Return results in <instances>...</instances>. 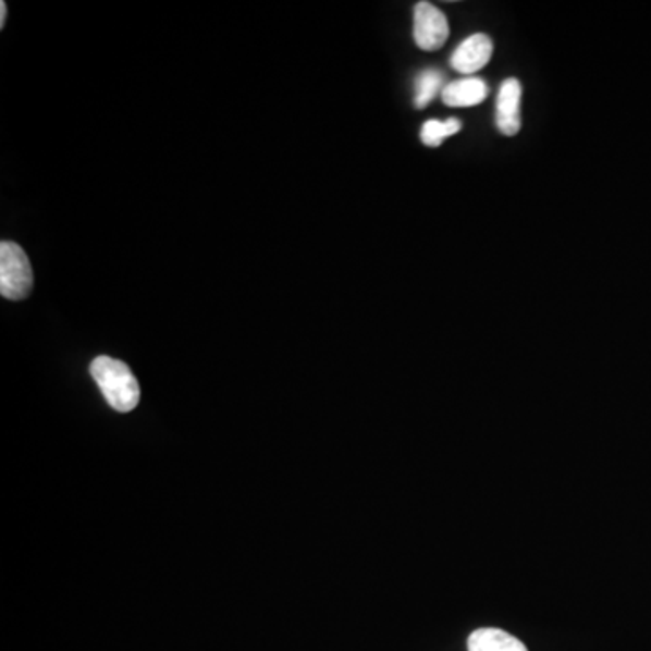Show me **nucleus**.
Wrapping results in <instances>:
<instances>
[{"mask_svg":"<svg viewBox=\"0 0 651 651\" xmlns=\"http://www.w3.org/2000/svg\"><path fill=\"white\" fill-rule=\"evenodd\" d=\"M91 377L103 398L118 413L133 412L139 404V384L127 364L116 358L97 357L91 363Z\"/></svg>","mask_w":651,"mask_h":651,"instance_id":"nucleus-1","label":"nucleus"},{"mask_svg":"<svg viewBox=\"0 0 651 651\" xmlns=\"http://www.w3.org/2000/svg\"><path fill=\"white\" fill-rule=\"evenodd\" d=\"M33 288L32 262L22 246L11 241L0 243V294L4 299H26Z\"/></svg>","mask_w":651,"mask_h":651,"instance_id":"nucleus-2","label":"nucleus"},{"mask_svg":"<svg viewBox=\"0 0 651 651\" xmlns=\"http://www.w3.org/2000/svg\"><path fill=\"white\" fill-rule=\"evenodd\" d=\"M413 37L422 51H438L449 38L447 16L431 2H418L413 11Z\"/></svg>","mask_w":651,"mask_h":651,"instance_id":"nucleus-3","label":"nucleus"},{"mask_svg":"<svg viewBox=\"0 0 651 651\" xmlns=\"http://www.w3.org/2000/svg\"><path fill=\"white\" fill-rule=\"evenodd\" d=\"M494 44L486 33H476L465 38L458 48L454 49L451 65L462 75H475L476 71L486 67L492 59Z\"/></svg>","mask_w":651,"mask_h":651,"instance_id":"nucleus-4","label":"nucleus"},{"mask_svg":"<svg viewBox=\"0 0 651 651\" xmlns=\"http://www.w3.org/2000/svg\"><path fill=\"white\" fill-rule=\"evenodd\" d=\"M496 127L505 136H516L521 131V84L518 78H507L498 91Z\"/></svg>","mask_w":651,"mask_h":651,"instance_id":"nucleus-5","label":"nucleus"},{"mask_svg":"<svg viewBox=\"0 0 651 651\" xmlns=\"http://www.w3.org/2000/svg\"><path fill=\"white\" fill-rule=\"evenodd\" d=\"M489 95V86L481 78L465 76L462 81L449 82L443 87L442 100L449 108H472L480 106Z\"/></svg>","mask_w":651,"mask_h":651,"instance_id":"nucleus-6","label":"nucleus"},{"mask_svg":"<svg viewBox=\"0 0 651 651\" xmlns=\"http://www.w3.org/2000/svg\"><path fill=\"white\" fill-rule=\"evenodd\" d=\"M467 648L469 651H529L519 639L498 628H480L472 631Z\"/></svg>","mask_w":651,"mask_h":651,"instance_id":"nucleus-7","label":"nucleus"},{"mask_svg":"<svg viewBox=\"0 0 651 651\" xmlns=\"http://www.w3.org/2000/svg\"><path fill=\"white\" fill-rule=\"evenodd\" d=\"M443 75L438 70H426L415 82V108L426 109L443 91Z\"/></svg>","mask_w":651,"mask_h":651,"instance_id":"nucleus-8","label":"nucleus"},{"mask_svg":"<svg viewBox=\"0 0 651 651\" xmlns=\"http://www.w3.org/2000/svg\"><path fill=\"white\" fill-rule=\"evenodd\" d=\"M459 131H462V122H459L458 118H449L445 122L428 120V122L423 123L420 138H422V144L428 145V147H440L443 144V139L459 133Z\"/></svg>","mask_w":651,"mask_h":651,"instance_id":"nucleus-9","label":"nucleus"},{"mask_svg":"<svg viewBox=\"0 0 651 651\" xmlns=\"http://www.w3.org/2000/svg\"><path fill=\"white\" fill-rule=\"evenodd\" d=\"M5 15H8V5L5 2H0V27H4Z\"/></svg>","mask_w":651,"mask_h":651,"instance_id":"nucleus-10","label":"nucleus"}]
</instances>
